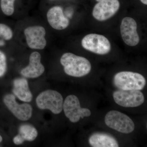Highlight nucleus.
Returning a JSON list of instances; mask_svg holds the SVG:
<instances>
[{"mask_svg": "<svg viewBox=\"0 0 147 147\" xmlns=\"http://www.w3.org/2000/svg\"><path fill=\"white\" fill-rule=\"evenodd\" d=\"M60 63L63 67L64 71L69 76L80 77L90 73L91 65L89 61L84 57L73 53H65L61 57Z\"/></svg>", "mask_w": 147, "mask_h": 147, "instance_id": "obj_1", "label": "nucleus"}, {"mask_svg": "<svg viewBox=\"0 0 147 147\" xmlns=\"http://www.w3.org/2000/svg\"><path fill=\"white\" fill-rule=\"evenodd\" d=\"M113 83L119 90H142L146 85V79L140 74L123 71L116 74Z\"/></svg>", "mask_w": 147, "mask_h": 147, "instance_id": "obj_2", "label": "nucleus"}, {"mask_svg": "<svg viewBox=\"0 0 147 147\" xmlns=\"http://www.w3.org/2000/svg\"><path fill=\"white\" fill-rule=\"evenodd\" d=\"M36 105L41 110H49L54 114H60L63 109V99L59 92L47 90L37 97Z\"/></svg>", "mask_w": 147, "mask_h": 147, "instance_id": "obj_3", "label": "nucleus"}, {"mask_svg": "<svg viewBox=\"0 0 147 147\" xmlns=\"http://www.w3.org/2000/svg\"><path fill=\"white\" fill-rule=\"evenodd\" d=\"M105 122L110 128L125 134L132 132L135 127L134 122L128 116L116 110H112L106 114Z\"/></svg>", "mask_w": 147, "mask_h": 147, "instance_id": "obj_4", "label": "nucleus"}, {"mask_svg": "<svg viewBox=\"0 0 147 147\" xmlns=\"http://www.w3.org/2000/svg\"><path fill=\"white\" fill-rule=\"evenodd\" d=\"M24 34L28 47L31 49L42 50L47 44L46 30L40 25L29 26L25 29Z\"/></svg>", "mask_w": 147, "mask_h": 147, "instance_id": "obj_5", "label": "nucleus"}, {"mask_svg": "<svg viewBox=\"0 0 147 147\" xmlns=\"http://www.w3.org/2000/svg\"><path fill=\"white\" fill-rule=\"evenodd\" d=\"M84 49L95 54L105 55L110 53L111 46L108 38L102 35L90 34L84 36L82 40Z\"/></svg>", "mask_w": 147, "mask_h": 147, "instance_id": "obj_6", "label": "nucleus"}, {"mask_svg": "<svg viewBox=\"0 0 147 147\" xmlns=\"http://www.w3.org/2000/svg\"><path fill=\"white\" fill-rule=\"evenodd\" d=\"M63 109L66 117L72 123L79 121L80 118L91 115V113L88 109L82 108L78 97L74 95L67 96L64 101Z\"/></svg>", "mask_w": 147, "mask_h": 147, "instance_id": "obj_7", "label": "nucleus"}, {"mask_svg": "<svg viewBox=\"0 0 147 147\" xmlns=\"http://www.w3.org/2000/svg\"><path fill=\"white\" fill-rule=\"evenodd\" d=\"M113 97L117 104L125 108L138 107L145 100L144 94L138 90H118L113 93Z\"/></svg>", "mask_w": 147, "mask_h": 147, "instance_id": "obj_8", "label": "nucleus"}, {"mask_svg": "<svg viewBox=\"0 0 147 147\" xmlns=\"http://www.w3.org/2000/svg\"><path fill=\"white\" fill-rule=\"evenodd\" d=\"M3 100L9 111L18 119L26 121L31 117L32 114L31 105L27 103L18 104L13 94H9L5 95Z\"/></svg>", "mask_w": 147, "mask_h": 147, "instance_id": "obj_9", "label": "nucleus"}, {"mask_svg": "<svg viewBox=\"0 0 147 147\" xmlns=\"http://www.w3.org/2000/svg\"><path fill=\"white\" fill-rule=\"evenodd\" d=\"M137 22L133 18L126 17L122 19L120 26L121 34L124 42L128 46H136L140 38L137 31Z\"/></svg>", "mask_w": 147, "mask_h": 147, "instance_id": "obj_10", "label": "nucleus"}, {"mask_svg": "<svg viewBox=\"0 0 147 147\" xmlns=\"http://www.w3.org/2000/svg\"><path fill=\"white\" fill-rule=\"evenodd\" d=\"M120 8L118 0H104L94 6L92 15L98 21H106L116 14Z\"/></svg>", "mask_w": 147, "mask_h": 147, "instance_id": "obj_11", "label": "nucleus"}, {"mask_svg": "<svg viewBox=\"0 0 147 147\" xmlns=\"http://www.w3.org/2000/svg\"><path fill=\"white\" fill-rule=\"evenodd\" d=\"M41 55L39 52H32L29 57L28 65L21 70V75L27 78H36L42 75L45 68L41 63Z\"/></svg>", "mask_w": 147, "mask_h": 147, "instance_id": "obj_12", "label": "nucleus"}, {"mask_svg": "<svg viewBox=\"0 0 147 147\" xmlns=\"http://www.w3.org/2000/svg\"><path fill=\"white\" fill-rule=\"evenodd\" d=\"M46 17L48 24L55 30H65L69 26V20L65 16L62 8L59 6H54L49 9Z\"/></svg>", "mask_w": 147, "mask_h": 147, "instance_id": "obj_13", "label": "nucleus"}, {"mask_svg": "<svg viewBox=\"0 0 147 147\" xmlns=\"http://www.w3.org/2000/svg\"><path fill=\"white\" fill-rule=\"evenodd\" d=\"M13 92L19 100L25 102H30L33 96L29 88L28 81L25 78H18L13 82Z\"/></svg>", "mask_w": 147, "mask_h": 147, "instance_id": "obj_14", "label": "nucleus"}, {"mask_svg": "<svg viewBox=\"0 0 147 147\" xmlns=\"http://www.w3.org/2000/svg\"><path fill=\"white\" fill-rule=\"evenodd\" d=\"M89 142L93 147H118L117 141L114 137L105 133H96L90 137Z\"/></svg>", "mask_w": 147, "mask_h": 147, "instance_id": "obj_15", "label": "nucleus"}, {"mask_svg": "<svg viewBox=\"0 0 147 147\" xmlns=\"http://www.w3.org/2000/svg\"><path fill=\"white\" fill-rule=\"evenodd\" d=\"M18 135L23 142L26 141L32 142L37 137L38 131L32 125L24 124L19 127Z\"/></svg>", "mask_w": 147, "mask_h": 147, "instance_id": "obj_16", "label": "nucleus"}, {"mask_svg": "<svg viewBox=\"0 0 147 147\" xmlns=\"http://www.w3.org/2000/svg\"><path fill=\"white\" fill-rule=\"evenodd\" d=\"M16 0H0L1 10L6 16H12L15 11Z\"/></svg>", "mask_w": 147, "mask_h": 147, "instance_id": "obj_17", "label": "nucleus"}, {"mask_svg": "<svg viewBox=\"0 0 147 147\" xmlns=\"http://www.w3.org/2000/svg\"><path fill=\"white\" fill-rule=\"evenodd\" d=\"M13 33L12 29L5 24L0 23V39L5 41L12 39Z\"/></svg>", "mask_w": 147, "mask_h": 147, "instance_id": "obj_18", "label": "nucleus"}, {"mask_svg": "<svg viewBox=\"0 0 147 147\" xmlns=\"http://www.w3.org/2000/svg\"><path fill=\"white\" fill-rule=\"evenodd\" d=\"M7 70V60L5 54L0 50V78L5 74Z\"/></svg>", "mask_w": 147, "mask_h": 147, "instance_id": "obj_19", "label": "nucleus"}, {"mask_svg": "<svg viewBox=\"0 0 147 147\" xmlns=\"http://www.w3.org/2000/svg\"><path fill=\"white\" fill-rule=\"evenodd\" d=\"M5 45V40L0 39V47H3Z\"/></svg>", "mask_w": 147, "mask_h": 147, "instance_id": "obj_20", "label": "nucleus"}, {"mask_svg": "<svg viewBox=\"0 0 147 147\" xmlns=\"http://www.w3.org/2000/svg\"><path fill=\"white\" fill-rule=\"evenodd\" d=\"M140 1H141L142 2V3H143V4L147 5V0H140Z\"/></svg>", "mask_w": 147, "mask_h": 147, "instance_id": "obj_21", "label": "nucleus"}, {"mask_svg": "<svg viewBox=\"0 0 147 147\" xmlns=\"http://www.w3.org/2000/svg\"><path fill=\"white\" fill-rule=\"evenodd\" d=\"M3 141V138L2 137V136H1V134H0V143H1Z\"/></svg>", "mask_w": 147, "mask_h": 147, "instance_id": "obj_22", "label": "nucleus"}, {"mask_svg": "<svg viewBox=\"0 0 147 147\" xmlns=\"http://www.w3.org/2000/svg\"><path fill=\"white\" fill-rule=\"evenodd\" d=\"M96 1L98 2H100L101 1H104V0H96Z\"/></svg>", "mask_w": 147, "mask_h": 147, "instance_id": "obj_23", "label": "nucleus"}, {"mask_svg": "<svg viewBox=\"0 0 147 147\" xmlns=\"http://www.w3.org/2000/svg\"><path fill=\"white\" fill-rule=\"evenodd\" d=\"M50 1H55V0H50Z\"/></svg>", "mask_w": 147, "mask_h": 147, "instance_id": "obj_24", "label": "nucleus"}]
</instances>
